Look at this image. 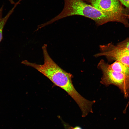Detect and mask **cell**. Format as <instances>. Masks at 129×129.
<instances>
[{"mask_svg":"<svg viewBox=\"0 0 129 129\" xmlns=\"http://www.w3.org/2000/svg\"><path fill=\"white\" fill-rule=\"evenodd\" d=\"M116 44L129 52V37L118 43Z\"/></svg>","mask_w":129,"mask_h":129,"instance_id":"cell-8","label":"cell"},{"mask_svg":"<svg viewBox=\"0 0 129 129\" xmlns=\"http://www.w3.org/2000/svg\"><path fill=\"white\" fill-rule=\"evenodd\" d=\"M64 6L62 11L50 20L51 23L64 18L79 15L94 21L97 26L109 22H115L112 17L98 10L85 0H64Z\"/></svg>","mask_w":129,"mask_h":129,"instance_id":"cell-2","label":"cell"},{"mask_svg":"<svg viewBox=\"0 0 129 129\" xmlns=\"http://www.w3.org/2000/svg\"><path fill=\"white\" fill-rule=\"evenodd\" d=\"M97 68L102 72L101 83L106 86L113 85L118 87L122 91L124 97L129 95V76L113 71L108 67L107 63L101 59L98 63Z\"/></svg>","mask_w":129,"mask_h":129,"instance_id":"cell-4","label":"cell"},{"mask_svg":"<svg viewBox=\"0 0 129 129\" xmlns=\"http://www.w3.org/2000/svg\"><path fill=\"white\" fill-rule=\"evenodd\" d=\"M72 129H74V128Z\"/></svg>","mask_w":129,"mask_h":129,"instance_id":"cell-11","label":"cell"},{"mask_svg":"<svg viewBox=\"0 0 129 129\" xmlns=\"http://www.w3.org/2000/svg\"><path fill=\"white\" fill-rule=\"evenodd\" d=\"M47 45L44 44L42 47L44 63L42 64L23 60L21 63L32 67L48 78L55 86L65 91L75 101L82 112L88 110L91 107L92 102L82 96L75 88L72 82V75L61 68L52 59L47 49Z\"/></svg>","mask_w":129,"mask_h":129,"instance_id":"cell-1","label":"cell"},{"mask_svg":"<svg viewBox=\"0 0 129 129\" xmlns=\"http://www.w3.org/2000/svg\"><path fill=\"white\" fill-rule=\"evenodd\" d=\"M107 65L109 69L113 71L129 76V67L119 61H115L110 64L107 63Z\"/></svg>","mask_w":129,"mask_h":129,"instance_id":"cell-7","label":"cell"},{"mask_svg":"<svg viewBox=\"0 0 129 129\" xmlns=\"http://www.w3.org/2000/svg\"><path fill=\"white\" fill-rule=\"evenodd\" d=\"M74 129H82L81 127L77 126L74 128Z\"/></svg>","mask_w":129,"mask_h":129,"instance_id":"cell-10","label":"cell"},{"mask_svg":"<svg viewBox=\"0 0 129 129\" xmlns=\"http://www.w3.org/2000/svg\"><path fill=\"white\" fill-rule=\"evenodd\" d=\"M19 4V2L15 3L13 8L9 11L4 17L2 16L4 7L3 5L0 8V43L3 39V32L4 27L9 18L12 13L16 6Z\"/></svg>","mask_w":129,"mask_h":129,"instance_id":"cell-6","label":"cell"},{"mask_svg":"<svg viewBox=\"0 0 129 129\" xmlns=\"http://www.w3.org/2000/svg\"><path fill=\"white\" fill-rule=\"evenodd\" d=\"M99 52L94 55L96 57H105L109 61H119L129 67V52L112 43L99 45Z\"/></svg>","mask_w":129,"mask_h":129,"instance_id":"cell-5","label":"cell"},{"mask_svg":"<svg viewBox=\"0 0 129 129\" xmlns=\"http://www.w3.org/2000/svg\"><path fill=\"white\" fill-rule=\"evenodd\" d=\"M129 12V0H118Z\"/></svg>","mask_w":129,"mask_h":129,"instance_id":"cell-9","label":"cell"},{"mask_svg":"<svg viewBox=\"0 0 129 129\" xmlns=\"http://www.w3.org/2000/svg\"><path fill=\"white\" fill-rule=\"evenodd\" d=\"M96 8L129 28V12L118 0H85Z\"/></svg>","mask_w":129,"mask_h":129,"instance_id":"cell-3","label":"cell"}]
</instances>
